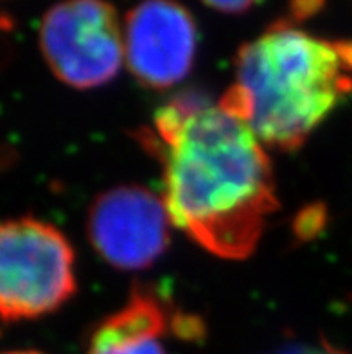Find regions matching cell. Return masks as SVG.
Masks as SVG:
<instances>
[{"instance_id":"obj_1","label":"cell","mask_w":352,"mask_h":354,"mask_svg":"<svg viewBox=\"0 0 352 354\" xmlns=\"http://www.w3.org/2000/svg\"><path fill=\"white\" fill-rule=\"evenodd\" d=\"M135 139L160 162L174 227L223 259L254 254L279 198L264 144L245 121L185 92L158 108Z\"/></svg>"},{"instance_id":"obj_2","label":"cell","mask_w":352,"mask_h":354,"mask_svg":"<svg viewBox=\"0 0 352 354\" xmlns=\"http://www.w3.org/2000/svg\"><path fill=\"white\" fill-rule=\"evenodd\" d=\"M351 94L352 41L279 22L241 47L236 81L218 103L266 148L293 153Z\"/></svg>"},{"instance_id":"obj_3","label":"cell","mask_w":352,"mask_h":354,"mask_svg":"<svg viewBox=\"0 0 352 354\" xmlns=\"http://www.w3.org/2000/svg\"><path fill=\"white\" fill-rule=\"evenodd\" d=\"M76 292V254L62 230L33 216L0 221V322L47 317Z\"/></svg>"},{"instance_id":"obj_4","label":"cell","mask_w":352,"mask_h":354,"mask_svg":"<svg viewBox=\"0 0 352 354\" xmlns=\"http://www.w3.org/2000/svg\"><path fill=\"white\" fill-rule=\"evenodd\" d=\"M40 47L62 83L76 90L108 85L124 62V27L106 0H62L44 15Z\"/></svg>"},{"instance_id":"obj_5","label":"cell","mask_w":352,"mask_h":354,"mask_svg":"<svg viewBox=\"0 0 352 354\" xmlns=\"http://www.w3.org/2000/svg\"><path fill=\"white\" fill-rule=\"evenodd\" d=\"M171 218L164 200L142 185H117L95 198L86 234L99 256L117 270L153 266L171 245Z\"/></svg>"},{"instance_id":"obj_6","label":"cell","mask_w":352,"mask_h":354,"mask_svg":"<svg viewBox=\"0 0 352 354\" xmlns=\"http://www.w3.org/2000/svg\"><path fill=\"white\" fill-rule=\"evenodd\" d=\"M198 27L176 0H142L124 20V54L129 72L146 88L169 90L194 67Z\"/></svg>"},{"instance_id":"obj_7","label":"cell","mask_w":352,"mask_h":354,"mask_svg":"<svg viewBox=\"0 0 352 354\" xmlns=\"http://www.w3.org/2000/svg\"><path fill=\"white\" fill-rule=\"evenodd\" d=\"M178 313L155 288L135 283L124 306L95 326L86 354H167L162 338L174 335Z\"/></svg>"},{"instance_id":"obj_8","label":"cell","mask_w":352,"mask_h":354,"mask_svg":"<svg viewBox=\"0 0 352 354\" xmlns=\"http://www.w3.org/2000/svg\"><path fill=\"white\" fill-rule=\"evenodd\" d=\"M268 354H347L340 347L333 346L326 338H320L318 344H308V342H290L284 344L279 349Z\"/></svg>"},{"instance_id":"obj_9","label":"cell","mask_w":352,"mask_h":354,"mask_svg":"<svg viewBox=\"0 0 352 354\" xmlns=\"http://www.w3.org/2000/svg\"><path fill=\"white\" fill-rule=\"evenodd\" d=\"M203 4L209 6L212 9H218L221 13H230V15H239L246 13L248 9L255 8L261 4L263 0H201Z\"/></svg>"},{"instance_id":"obj_10","label":"cell","mask_w":352,"mask_h":354,"mask_svg":"<svg viewBox=\"0 0 352 354\" xmlns=\"http://www.w3.org/2000/svg\"><path fill=\"white\" fill-rule=\"evenodd\" d=\"M2 354H44V353H38V351H9V353H2Z\"/></svg>"}]
</instances>
